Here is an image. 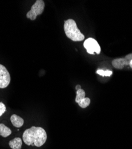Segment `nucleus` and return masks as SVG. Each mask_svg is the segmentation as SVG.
Returning <instances> with one entry per match:
<instances>
[{
  "instance_id": "9d476101",
  "label": "nucleus",
  "mask_w": 132,
  "mask_h": 149,
  "mask_svg": "<svg viewBox=\"0 0 132 149\" xmlns=\"http://www.w3.org/2000/svg\"><path fill=\"white\" fill-rule=\"evenodd\" d=\"M85 95H86L85 91L83 90L80 89L77 90L76 92V97L75 99L76 102L78 103L80 100H82V99L85 98Z\"/></svg>"
},
{
  "instance_id": "1a4fd4ad",
  "label": "nucleus",
  "mask_w": 132,
  "mask_h": 149,
  "mask_svg": "<svg viewBox=\"0 0 132 149\" xmlns=\"http://www.w3.org/2000/svg\"><path fill=\"white\" fill-rule=\"evenodd\" d=\"M11 131L9 128L6 127L3 123H0V135L6 138L11 135Z\"/></svg>"
},
{
  "instance_id": "0eeeda50",
  "label": "nucleus",
  "mask_w": 132,
  "mask_h": 149,
  "mask_svg": "<svg viewBox=\"0 0 132 149\" xmlns=\"http://www.w3.org/2000/svg\"><path fill=\"white\" fill-rule=\"evenodd\" d=\"M11 122L13 126L16 128H20L24 124V120L21 117L14 114L10 118Z\"/></svg>"
},
{
  "instance_id": "ddd939ff",
  "label": "nucleus",
  "mask_w": 132,
  "mask_h": 149,
  "mask_svg": "<svg viewBox=\"0 0 132 149\" xmlns=\"http://www.w3.org/2000/svg\"><path fill=\"white\" fill-rule=\"evenodd\" d=\"M6 110V107L5 104L2 102H0V117H1L5 113Z\"/></svg>"
},
{
  "instance_id": "f03ea898",
  "label": "nucleus",
  "mask_w": 132,
  "mask_h": 149,
  "mask_svg": "<svg viewBox=\"0 0 132 149\" xmlns=\"http://www.w3.org/2000/svg\"><path fill=\"white\" fill-rule=\"evenodd\" d=\"M64 29L66 36L73 41H82L85 39V36L79 29L73 19H70L65 20Z\"/></svg>"
},
{
  "instance_id": "6e6552de",
  "label": "nucleus",
  "mask_w": 132,
  "mask_h": 149,
  "mask_svg": "<svg viewBox=\"0 0 132 149\" xmlns=\"http://www.w3.org/2000/svg\"><path fill=\"white\" fill-rule=\"evenodd\" d=\"M9 146L12 149H21L22 140L19 137H16L9 142Z\"/></svg>"
},
{
  "instance_id": "20e7f679",
  "label": "nucleus",
  "mask_w": 132,
  "mask_h": 149,
  "mask_svg": "<svg viewBox=\"0 0 132 149\" xmlns=\"http://www.w3.org/2000/svg\"><path fill=\"white\" fill-rule=\"evenodd\" d=\"M83 46L86 49L87 53L90 54H94L95 53L100 54L101 53V47L98 42L92 38H89L84 42Z\"/></svg>"
},
{
  "instance_id": "4468645a",
  "label": "nucleus",
  "mask_w": 132,
  "mask_h": 149,
  "mask_svg": "<svg viewBox=\"0 0 132 149\" xmlns=\"http://www.w3.org/2000/svg\"><path fill=\"white\" fill-rule=\"evenodd\" d=\"M80 89H81V86H80V85H77L76 86V91H77V90H80Z\"/></svg>"
},
{
  "instance_id": "7ed1b4c3",
  "label": "nucleus",
  "mask_w": 132,
  "mask_h": 149,
  "mask_svg": "<svg viewBox=\"0 0 132 149\" xmlns=\"http://www.w3.org/2000/svg\"><path fill=\"white\" fill-rule=\"evenodd\" d=\"M45 8V3L42 0H37L28 12L26 17L31 20H35L38 15L42 14Z\"/></svg>"
},
{
  "instance_id": "f257e3e1",
  "label": "nucleus",
  "mask_w": 132,
  "mask_h": 149,
  "mask_svg": "<svg viewBox=\"0 0 132 149\" xmlns=\"http://www.w3.org/2000/svg\"><path fill=\"white\" fill-rule=\"evenodd\" d=\"M46 139V132L42 127H32L26 130L23 134V141L28 146L41 147L45 144Z\"/></svg>"
},
{
  "instance_id": "39448f33",
  "label": "nucleus",
  "mask_w": 132,
  "mask_h": 149,
  "mask_svg": "<svg viewBox=\"0 0 132 149\" xmlns=\"http://www.w3.org/2000/svg\"><path fill=\"white\" fill-rule=\"evenodd\" d=\"M11 81L10 74L3 65L0 64V88H5L10 84Z\"/></svg>"
},
{
  "instance_id": "9b49d317",
  "label": "nucleus",
  "mask_w": 132,
  "mask_h": 149,
  "mask_svg": "<svg viewBox=\"0 0 132 149\" xmlns=\"http://www.w3.org/2000/svg\"><path fill=\"white\" fill-rule=\"evenodd\" d=\"M90 103H91L90 98L85 97V98H83L82 100H80L78 103V104L80 107L85 109V108H86L90 104Z\"/></svg>"
},
{
  "instance_id": "423d86ee",
  "label": "nucleus",
  "mask_w": 132,
  "mask_h": 149,
  "mask_svg": "<svg viewBox=\"0 0 132 149\" xmlns=\"http://www.w3.org/2000/svg\"><path fill=\"white\" fill-rule=\"evenodd\" d=\"M131 60L132 54H129L124 58H119L113 60L112 61V65L115 69H122L125 66H128L130 65Z\"/></svg>"
},
{
  "instance_id": "f8f14e48",
  "label": "nucleus",
  "mask_w": 132,
  "mask_h": 149,
  "mask_svg": "<svg viewBox=\"0 0 132 149\" xmlns=\"http://www.w3.org/2000/svg\"><path fill=\"white\" fill-rule=\"evenodd\" d=\"M96 73L102 77H110L113 74V72L111 70H104L102 69H98V70H97Z\"/></svg>"
},
{
  "instance_id": "2eb2a0df",
  "label": "nucleus",
  "mask_w": 132,
  "mask_h": 149,
  "mask_svg": "<svg viewBox=\"0 0 132 149\" xmlns=\"http://www.w3.org/2000/svg\"><path fill=\"white\" fill-rule=\"evenodd\" d=\"M129 66H130V68L132 69V60H131V61H130V63Z\"/></svg>"
}]
</instances>
